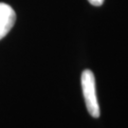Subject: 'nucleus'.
Wrapping results in <instances>:
<instances>
[{
  "mask_svg": "<svg viewBox=\"0 0 128 128\" xmlns=\"http://www.w3.org/2000/svg\"><path fill=\"white\" fill-rule=\"evenodd\" d=\"M81 84L86 105L88 113L94 118L100 117V106L97 99L95 76L91 70H84L81 76Z\"/></svg>",
  "mask_w": 128,
  "mask_h": 128,
  "instance_id": "obj_1",
  "label": "nucleus"
},
{
  "mask_svg": "<svg viewBox=\"0 0 128 128\" xmlns=\"http://www.w3.org/2000/svg\"><path fill=\"white\" fill-rule=\"evenodd\" d=\"M15 20L16 14L14 9L6 3H0V40L10 32Z\"/></svg>",
  "mask_w": 128,
  "mask_h": 128,
  "instance_id": "obj_2",
  "label": "nucleus"
},
{
  "mask_svg": "<svg viewBox=\"0 0 128 128\" xmlns=\"http://www.w3.org/2000/svg\"><path fill=\"white\" fill-rule=\"evenodd\" d=\"M104 0H88V2L90 3L93 6H96V7H99V6H102V3H104Z\"/></svg>",
  "mask_w": 128,
  "mask_h": 128,
  "instance_id": "obj_3",
  "label": "nucleus"
}]
</instances>
